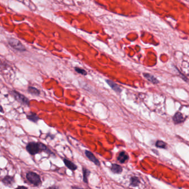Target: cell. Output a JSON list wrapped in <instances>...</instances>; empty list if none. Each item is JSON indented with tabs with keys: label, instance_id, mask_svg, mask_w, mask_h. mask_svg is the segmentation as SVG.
<instances>
[{
	"label": "cell",
	"instance_id": "1",
	"mask_svg": "<svg viewBox=\"0 0 189 189\" xmlns=\"http://www.w3.org/2000/svg\"><path fill=\"white\" fill-rule=\"evenodd\" d=\"M26 148L27 151L30 154L33 155L39 153L41 152H44L49 155L55 156V154L53 153L45 144L41 142H29L27 144Z\"/></svg>",
	"mask_w": 189,
	"mask_h": 189
},
{
	"label": "cell",
	"instance_id": "2",
	"mask_svg": "<svg viewBox=\"0 0 189 189\" xmlns=\"http://www.w3.org/2000/svg\"><path fill=\"white\" fill-rule=\"evenodd\" d=\"M11 94L13 96V98L18 101L21 104H23L25 106H28L29 105V99L26 97L25 95L21 94L19 92L17 91L16 90H13L11 91Z\"/></svg>",
	"mask_w": 189,
	"mask_h": 189
},
{
	"label": "cell",
	"instance_id": "3",
	"mask_svg": "<svg viewBox=\"0 0 189 189\" xmlns=\"http://www.w3.org/2000/svg\"><path fill=\"white\" fill-rule=\"evenodd\" d=\"M26 178L29 183L35 186H38L41 183V179L39 175L32 171H29L27 173Z\"/></svg>",
	"mask_w": 189,
	"mask_h": 189
},
{
	"label": "cell",
	"instance_id": "4",
	"mask_svg": "<svg viewBox=\"0 0 189 189\" xmlns=\"http://www.w3.org/2000/svg\"><path fill=\"white\" fill-rule=\"evenodd\" d=\"M8 43H9L11 46L13 48V49H16L18 51H20V52L26 51V48L17 39L11 38L8 40Z\"/></svg>",
	"mask_w": 189,
	"mask_h": 189
},
{
	"label": "cell",
	"instance_id": "5",
	"mask_svg": "<svg viewBox=\"0 0 189 189\" xmlns=\"http://www.w3.org/2000/svg\"><path fill=\"white\" fill-rule=\"evenodd\" d=\"M85 154L86 155V157L88 158V159L91 160V162L94 164L95 165H97V166H100L101 163L99 160L95 157L93 153H92L91 152L89 151V150H85Z\"/></svg>",
	"mask_w": 189,
	"mask_h": 189
},
{
	"label": "cell",
	"instance_id": "6",
	"mask_svg": "<svg viewBox=\"0 0 189 189\" xmlns=\"http://www.w3.org/2000/svg\"><path fill=\"white\" fill-rule=\"evenodd\" d=\"M106 82L109 85V86L111 88H112L114 91L117 92L118 94L121 93V88L119 86V85H118L116 83H115L114 82L111 81V80H106Z\"/></svg>",
	"mask_w": 189,
	"mask_h": 189
},
{
	"label": "cell",
	"instance_id": "7",
	"mask_svg": "<svg viewBox=\"0 0 189 189\" xmlns=\"http://www.w3.org/2000/svg\"><path fill=\"white\" fill-rule=\"evenodd\" d=\"M2 182L6 186L12 185L13 183H15V178L14 176L6 175L3 178L2 180Z\"/></svg>",
	"mask_w": 189,
	"mask_h": 189
},
{
	"label": "cell",
	"instance_id": "8",
	"mask_svg": "<svg viewBox=\"0 0 189 189\" xmlns=\"http://www.w3.org/2000/svg\"><path fill=\"white\" fill-rule=\"evenodd\" d=\"M129 159V156L127 153L125 152H121L119 154L117 157V159L121 163H124L126 161H127Z\"/></svg>",
	"mask_w": 189,
	"mask_h": 189
},
{
	"label": "cell",
	"instance_id": "9",
	"mask_svg": "<svg viewBox=\"0 0 189 189\" xmlns=\"http://www.w3.org/2000/svg\"><path fill=\"white\" fill-rule=\"evenodd\" d=\"M27 118L34 123H37L40 119L38 116L34 112H30L29 114H27Z\"/></svg>",
	"mask_w": 189,
	"mask_h": 189
},
{
	"label": "cell",
	"instance_id": "10",
	"mask_svg": "<svg viewBox=\"0 0 189 189\" xmlns=\"http://www.w3.org/2000/svg\"><path fill=\"white\" fill-rule=\"evenodd\" d=\"M63 162L65 166H67L69 169L71 170L72 171H75L77 169V166L71 161L67 159H64Z\"/></svg>",
	"mask_w": 189,
	"mask_h": 189
},
{
	"label": "cell",
	"instance_id": "11",
	"mask_svg": "<svg viewBox=\"0 0 189 189\" xmlns=\"http://www.w3.org/2000/svg\"><path fill=\"white\" fill-rule=\"evenodd\" d=\"M111 171L114 174H121L123 171L122 167L117 164H113L111 166Z\"/></svg>",
	"mask_w": 189,
	"mask_h": 189
},
{
	"label": "cell",
	"instance_id": "12",
	"mask_svg": "<svg viewBox=\"0 0 189 189\" xmlns=\"http://www.w3.org/2000/svg\"><path fill=\"white\" fill-rule=\"evenodd\" d=\"M27 91L30 94H32L36 96H39L41 92L38 88H36L33 86H29L27 89Z\"/></svg>",
	"mask_w": 189,
	"mask_h": 189
},
{
	"label": "cell",
	"instance_id": "13",
	"mask_svg": "<svg viewBox=\"0 0 189 189\" xmlns=\"http://www.w3.org/2000/svg\"><path fill=\"white\" fill-rule=\"evenodd\" d=\"M173 120L175 122V123H180L183 122L184 121V118H183V115L180 112H177L176 114L174 115Z\"/></svg>",
	"mask_w": 189,
	"mask_h": 189
},
{
	"label": "cell",
	"instance_id": "14",
	"mask_svg": "<svg viewBox=\"0 0 189 189\" xmlns=\"http://www.w3.org/2000/svg\"><path fill=\"white\" fill-rule=\"evenodd\" d=\"M144 76L145 78H147L148 80H149V82L153 83L154 84H157L158 83H159V81L155 78L154 76L149 74H147V73H144Z\"/></svg>",
	"mask_w": 189,
	"mask_h": 189
},
{
	"label": "cell",
	"instance_id": "15",
	"mask_svg": "<svg viewBox=\"0 0 189 189\" xmlns=\"http://www.w3.org/2000/svg\"><path fill=\"white\" fill-rule=\"evenodd\" d=\"M91 172L89 170L83 168V181L85 183H88V178Z\"/></svg>",
	"mask_w": 189,
	"mask_h": 189
},
{
	"label": "cell",
	"instance_id": "16",
	"mask_svg": "<svg viewBox=\"0 0 189 189\" xmlns=\"http://www.w3.org/2000/svg\"><path fill=\"white\" fill-rule=\"evenodd\" d=\"M139 184H140V181H139V179H138V178H137V176H133V177L131 178V186L135 187V186H138Z\"/></svg>",
	"mask_w": 189,
	"mask_h": 189
},
{
	"label": "cell",
	"instance_id": "17",
	"mask_svg": "<svg viewBox=\"0 0 189 189\" xmlns=\"http://www.w3.org/2000/svg\"><path fill=\"white\" fill-rule=\"evenodd\" d=\"M75 72H78V74H81V75H84V76H86L87 75V72L86 70H85V69H83L79 68V67H75Z\"/></svg>",
	"mask_w": 189,
	"mask_h": 189
},
{
	"label": "cell",
	"instance_id": "18",
	"mask_svg": "<svg viewBox=\"0 0 189 189\" xmlns=\"http://www.w3.org/2000/svg\"><path fill=\"white\" fill-rule=\"evenodd\" d=\"M155 145H156V147L159 148H163V149L166 148V143L161 140H158L156 142Z\"/></svg>",
	"mask_w": 189,
	"mask_h": 189
},
{
	"label": "cell",
	"instance_id": "19",
	"mask_svg": "<svg viewBox=\"0 0 189 189\" xmlns=\"http://www.w3.org/2000/svg\"><path fill=\"white\" fill-rule=\"evenodd\" d=\"M15 189H27V187H25V186H18L17 187H16Z\"/></svg>",
	"mask_w": 189,
	"mask_h": 189
},
{
	"label": "cell",
	"instance_id": "20",
	"mask_svg": "<svg viewBox=\"0 0 189 189\" xmlns=\"http://www.w3.org/2000/svg\"><path fill=\"white\" fill-rule=\"evenodd\" d=\"M47 189H59V188L58 187H57V186H52L49 187L48 188H47Z\"/></svg>",
	"mask_w": 189,
	"mask_h": 189
},
{
	"label": "cell",
	"instance_id": "21",
	"mask_svg": "<svg viewBox=\"0 0 189 189\" xmlns=\"http://www.w3.org/2000/svg\"><path fill=\"white\" fill-rule=\"evenodd\" d=\"M72 189H85L81 188V187H76V186H72Z\"/></svg>",
	"mask_w": 189,
	"mask_h": 189
},
{
	"label": "cell",
	"instance_id": "22",
	"mask_svg": "<svg viewBox=\"0 0 189 189\" xmlns=\"http://www.w3.org/2000/svg\"><path fill=\"white\" fill-rule=\"evenodd\" d=\"M1 113H3V108H2V106L1 107Z\"/></svg>",
	"mask_w": 189,
	"mask_h": 189
}]
</instances>
